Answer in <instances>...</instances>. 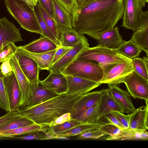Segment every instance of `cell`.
I'll return each instance as SVG.
<instances>
[{
  "label": "cell",
  "instance_id": "1",
  "mask_svg": "<svg viewBox=\"0 0 148 148\" xmlns=\"http://www.w3.org/2000/svg\"><path fill=\"white\" fill-rule=\"evenodd\" d=\"M124 0H95L78 5L72 15V27L93 38L97 33L113 28L122 18Z\"/></svg>",
  "mask_w": 148,
  "mask_h": 148
},
{
  "label": "cell",
  "instance_id": "2",
  "mask_svg": "<svg viewBox=\"0 0 148 148\" xmlns=\"http://www.w3.org/2000/svg\"><path fill=\"white\" fill-rule=\"evenodd\" d=\"M83 95L61 94L38 105L21 107L17 111L19 116L27 118L36 124L49 125L59 116L71 111Z\"/></svg>",
  "mask_w": 148,
  "mask_h": 148
},
{
  "label": "cell",
  "instance_id": "3",
  "mask_svg": "<svg viewBox=\"0 0 148 148\" xmlns=\"http://www.w3.org/2000/svg\"><path fill=\"white\" fill-rule=\"evenodd\" d=\"M10 14L23 29L42 35L34 9L21 0H4Z\"/></svg>",
  "mask_w": 148,
  "mask_h": 148
},
{
  "label": "cell",
  "instance_id": "4",
  "mask_svg": "<svg viewBox=\"0 0 148 148\" xmlns=\"http://www.w3.org/2000/svg\"><path fill=\"white\" fill-rule=\"evenodd\" d=\"M74 60L94 61L98 62V64L105 65L131 62L132 59H129L117 53L113 49L105 46H96L85 49Z\"/></svg>",
  "mask_w": 148,
  "mask_h": 148
},
{
  "label": "cell",
  "instance_id": "5",
  "mask_svg": "<svg viewBox=\"0 0 148 148\" xmlns=\"http://www.w3.org/2000/svg\"><path fill=\"white\" fill-rule=\"evenodd\" d=\"M62 73L65 75L78 77L100 83L103 76L101 67L98 64L88 60H74Z\"/></svg>",
  "mask_w": 148,
  "mask_h": 148
},
{
  "label": "cell",
  "instance_id": "6",
  "mask_svg": "<svg viewBox=\"0 0 148 148\" xmlns=\"http://www.w3.org/2000/svg\"><path fill=\"white\" fill-rule=\"evenodd\" d=\"M98 65L103 72L101 84L117 85L123 83L125 78L134 71L132 61Z\"/></svg>",
  "mask_w": 148,
  "mask_h": 148
},
{
  "label": "cell",
  "instance_id": "7",
  "mask_svg": "<svg viewBox=\"0 0 148 148\" xmlns=\"http://www.w3.org/2000/svg\"><path fill=\"white\" fill-rule=\"evenodd\" d=\"M146 0H124V8L121 26L135 31L140 26Z\"/></svg>",
  "mask_w": 148,
  "mask_h": 148
},
{
  "label": "cell",
  "instance_id": "8",
  "mask_svg": "<svg viewBox=\"0 0 148 148\" xmlns=\"http://www.w3.org/2000/svg\"><path fill=\"white\" fill-rule=\"evenodd\" d=\"M128 92L134 98L148 101V80L134 71L124 79Z\"/></svg>",
  "mask_w": 148,
  "mask_h": 148
},
{
  "label": "cell",
  "instance_id": "9",
  "mask_svg": "<svg viewBox=\"0 0 148 148\" xmlns=\"http://www.w3.org/2000/svg\"><path fill=\"white\" fill-rule=\"evenodd\" d=\"M3 79L9 111H17L21 106L22 94L14 72L9 76H3Z\"/></svg>",
  "mask_w": 148,
  "mask_h": 148
},
{
  "label": "cell",
  "instance_id": "10",
  "mask_svg": "<svg viewBox=\"0 0 148 148\" xmlns=\"http://www.w3.org/2000/svg\"><path fill=\"white\" fill-rule=\"evenodd\" d=\"M89 47L87 38L84 35L81 41L51 66L49 71L62 73L85 49Z\"/></svg>",
  "mask_w": 148,
  "mask_h": 148
},
{
  "label": "cell",
  "instance_id": "11",
  "mask_svg": "<svg viewBox=\"0 0 148 148\" xmlns=\"http://www.w3.org/2000/svg\"><path fill=\"white\" fill-rule=\"evenodd\" d=\"M67 80V94H84L101 84L82 77L65 75Z\"/></svg>",
  "mask_w": 148,
  "mask_h": 148
},
{
  "label": "cell",
  "instance_id": "12",
  "mask_svg": "<svg viewBox=\"0 0 148 148\" xmlns=\"http://www.w3.org/2000/svg\"><path fill=\"white\" fill-rule=\"evenodd\" d=\"M30 96L26 104L22 106L29 107L43 103L59 95L43 86L40 81L36 83L29 82Z\"/></svg>",
  "mask_w": 148,
  "mask_h": 148
},
{
  "label": "cell",
  "instance_id": "13",
  "mask_svg": "<svg viewBox=\"0 0 148 148\" xmlns=\"http://www.w3.org/2000/svg\"><path fill=\"white\" fill-rule=\"evenodd\" d=\"M23 40L19 28L5 17L0 18V49L6 43Z\"/></svg>",
  "mask_w": 148,
  "mask_h": 148
},
{
  "label": "cell",
  "instance_id": "14",
  "mask_svg": "<svg viewBox=\"0 0 148 148\" xmlns=\"http://www.w3.org/2000/svg\"><path fill=\"white\" fill-rule=\"evenodd\" d=\"M119 31V27L116 26L97 33L93 38L97 40V46H105L113 49L119 47L125 41L123 39Z\"/></svg>",
  "mask_w": 148,
  "mask_h": 148
},
{
  "label": "cell",
  "instance_id": "15",
  "mask_svg": "<svg viewBox=\"0 0 148 148\" xmlns=\"http://www.w3.org/2000/svg\"><path fill=\"white\" fill-rule=\"evenodd\" d=\"M99 118L112 111L124 112L123 107L110 93L108 88L103 89L98 105Z\"/></svg>",
  "mask_w": 148,
  "mask_h": 148
},
{
  "label": "cell",
  "instance_id": "16",
  "mask_svg": "<svg viewBox=\"0 0 148 148\" xmlns=\"http://www.w3.org/2000/svg\"><path fill=\"white\" fill-rule=\"evenodd\" d=\"M15 54L22 71L29 82H39L40 69L35 61L31 58L17 52Z\"/></svg>",
  "mask_w": 148,
  "mask_h": 148
},
{
  "label": "cell",
  "instance_id": "17",
  "mask_svg": "<svg viewBox=\"0 0 148 148\" xmlns=\"http://www.w3.org/2000/svg\"><path fill=\"white\" fill-rule=\"evenodd\" d=\"M102 90L87 92L74 105L70 112L71 119H75L99 101Z\"/></svg>",
  "mask_w": 148,
  "mask_h": 148
},
{
  "label": "cell",
  "instance_id": "18",
  "mask_svg": "<svg viewBox=\"0 0 148 148\" xmlns=\"http://www.w3.org/2000/svg\"><path fill=\"white\" fill-rule=\"evenodd\" d=\"M130 39L142 50L148 54V11L144 12L140 26Z\"/></svg>",
  "mask_w": 148,
  "mask_h": 148
},
{
  "label": "cell",
  "instance_id": "19",
  "mask_svg": "<svg viewBox=\"0 0 148 148\" xmlns=\"http://www.w3.org/2000/svg\"><path fill=\"white\" fill-rule=\"evenodd\" d=\"M41 82L46 88L58 95L66 93L67 80L65 75L62 73H50L47 77Z\"/></svg>",
  "mask_w": 148,
  "mask_h": 148
},
{
  "label": "cell",
  "instance_id": "20",
  "mask_svg": "<svg viewBox=\"0 0 148 148\" xmlns=\"http://www.w3.org/2000/svg\"><path fill=\"white\" fill-rule=\"evenodd\" d=\"M145 102L146 106L138 108L130 114V130L145 131L148 129V101H145Z\"/></svg>",
  "mask_w": 148,
  "mask_h": 148
},
{
  "label": "cell",
  "instance_id": "21",
  "mask_svg": "<svg viewBox=\"0 0 148 148\" xmlns=\"http://www.w3.org/2000/svg\"><path fill=\"white\" fill-rule=\"evenodd\" d=\"M10 62L22 92L21 107L26 104L30 97L29 82L22 71L15 54L10 59Z\"/></svg>",
  "mask_w": 148,
  "mask_h": 148
},
{
  "label": "cell",
  "instance_id": "22",
  "mask_svg": "<svg viewBox=\"0 0 148 148\" xmlns=\"http://www.w3.org/2000/svg\"><path fill=\"white\" fill-rule=\"evenodd\" d=\"M28 51L35 53H43L57 49L59 47L48 38L41 35L39 39L27 44L18 47Z\"/></svg>",
  "mask_w": 148,
  "mask_h": 148
},
{
  "label": "cell",
  "instance_id": "23",
  "mask_svg": "<svg viewBox=\"0 0 148 148\" xmlns=\"http://www.w3.org/2000/svg\"><path fill=\"white\" fill-rule=\"evenodd\" d=\"M108 89L110 93L123 107L124 112L131 114L134 111L135 108L128 91L114 84H108Z\"/></svg>",
  "mask_w": 148,
  "mask_h": 148
},
{
  "label": "cell",
  "instance_id": "24",
  "mask_svg": "<svg viewBox=\"0 0 148 148\" xmlns=\"http://www.w3.org/2000/svg\"><path fill=\"white\" fill-rule=\"evenodd\" d=\"M54 19L58 29L72 28L71 13L57 0H53Z\"/></svg>",
  "mask_w": 148,
  "mask_h": 148
},
{
  "label": "cell",
  "instance_id": "25",
  "mask_svg": "<svg viewBox=\"0 0 148 148\" xmlns=\"http://www.w3.org/2000/svg\"><path fill=\"white\" fill-rule=\"evenodd\" d=\"M56 49L45 53H38L28 51L18 47L16 52L33 59L40 69L49 71L52 65V62Z\"/></svg>",
  "mask_w": 148,
  "mask_h": 148
},
{
  "label": "cell",
  "instance_id": "26",
  "mask_svg": "<svg viewBox=\"0 0 148 148\" xmlns=\"http://www.w3.org/2000/svg\"><path fill=\"white\" fill-rule=\"evenodd\" d=\"M83 35L79 34L72 28L58 29V40L61 46L73 47L81 40Z\"/></svg>",
  "mask_w": 148,
  "mask_h": 148
},
{
  "label": "cell",
  "instance_id": "27",
  "mask_svg": "<svg viewBox=\"0 0 148 148\" xmlns=\"http://www.w3.org/2000/svg\"><path fill=\"white\" fill-rule=\"evenodd\" d=\"M48 125L35 124L14 130L0 132V138H12L28 134L38 131L47 130Z\"/></svg>",
  "mask_w": 148,
  "mask_h": 148
},
{
  "label": "cell",
  "instance_id": "28",
  "mask_svg": "<svg viewBox=\"0 0 148 148\" xmlns=\"http://www.w3.org/2000/svg\"><path fill=\"white\" fill-rule=\"evenodd\" d=\"M102 125L100 123H82L75 126L55 136V139H67L66 137L79 135L88 130L99 128Z\"/></svg>",
  "mask_w": 148,
  "mask_h": 148
},
{
  "label": "cell",
  "instance_id": "29",
  "mask_svg": "<svg viewBox=\"0 0 148 148\" xmlns=\"http://www.w3.org/2000/svg\"><path fill=\"white\" fill-rule=\"evenodd\" d=\"M114 49L117 53L130 59L138 57L142 50L131 40L125 41L118 47Z\"/></svg>",
  "mask_w": 148,
  "mask_h": 148
},
{
  "label": "cell",
  "instance_id": "30",
  "mask_svg": "<svg viewBox=\"0 0 148 148\" xmlns=\"http://www.w3.org/2000/svg\"><path fill=\"white\" fill-rule=\"evenodd\" d=\"M36 124L33 121L18 115L12 119L0 125V132L10 130L20 127Z\"/></svg>",
  "mask_w": 148,
  "mask_h": 148
},
{
  "label": "cell",
  "instance_id": "31",
  "mask_svg": "<svg viewBox=\"0 0 148 148\" xmlns=\"http://www.w3.org/2000/svg\"><path fill=\"white\" fill-rule=\"evenodd\" d=\"M82 124L78 120L71 119L63 123L54 126L48 125L46 132L54 139V136L77 125Z\"/></svg>",
  "mask_w": 148,
  "mask_h": 148
},
{
  "label": "cell",
  "instance_id": "32",
  "mask_svg": "<svg viewBox=\"0 0 148 148\" xmlns=\"http://www.w3.org/2000/svg\"><path fill=\"white\" fill-rule=\"evenodd\" d=\"M98 102L94 103L83 114L75 119L82 123H99L100 119L98 113Z\"/></svg>",
  "mask_w": 148,
  "mask_h": 148
},
{
  "label": "cell",
  "instance_id": "33",
  "mask_svg": "<svg viewBox=\"0 0 148 148\" xmlns=\"http://www.w3.org/2000/svg\"><path fill=\"white\" fill-rule=\"evenodd\" d=\"M34 10L42 33V35L51 40L55 42L58 47L61 46L59 41L51 32L43 19L38 3L36 6L34 7Z\"/></svg>",
  "mask_w": 148,
  "mask_h": 148
},
{
  "label": "cell",
  "instance_id": "34",
  "mask_svg": "<svg viewBox=\"0 0 148 148\" xmlns=\"http://www.w3.org/2000/svg\"><path fill=\"white\" fill-rule=\"evenodd\" d=\"M17 48L18 47L13 42L4 44L0 49V63L12 58L16 52Z\"/></svg>",
  "mask_w": 148,
  "mask_h": 148
},
{
  "label": "cell",
  "instance_id": "35",
  "mask_svg": "<svg viewBox=\"0 0 148 148\" xmlns=\"http://www.w3.org/2000/svg\"><path fill=\"white\" fill-rule=\"evenodd\" d=\"M132 64L134 71L137 74L148 80V68L143 58L136 57L132 59Z\"/></svg>",
  "mask_w": 148,
  "mask_h": 148
},
{
  "label": "cell",
  "instance_id": "36",
  "mask_svg": "<svg viewBox=\"0 0 148 148\" xmlns=\"http://www.w3.org/2000/svg\"><path fill=\"white\" fill-rule=\"evenodd\" d=\"M15 138L21 140H47L54 139L49 135L46 131L40 130L28 134L16 136Z\"/></svg>",
  "mask_w": 148,
  "mask_h": 148
},
{
  "label": "cell",
  "instance_id": "37",
  "mask_svg": "<svg viewBox=\"0 0 148 148\" xmlns=\"http://www.w3.org/2000/svg\"><path fill=\"white\" fill-rule=\"evenodd\" d=\"M39 6L43 19L51 32L58 40V29L54 20L39 5Z\"/></svg>",
  "mask_w": 148,
  "mask_h": 148
},
{
  "label": "cell",
  "instance_id": "38",
  "mask_svg": "<svg viewBox=\"0 0 148 148\" xmlns=\"http://www.w3.org/2000/svg\"><path fill=\"white\" fill-rule=\"evenodd\" d=\"M3 76L0 71V108L8 112L10 110L9 103L4 85Z\"/></svg>",
  "mask_w": 148,
  "mask_h": 148
},
{
  "label": "cell",
  "instance_id": "39",
  "mask_svg": "<svg viewBox=\"0 0 148 148\" xmlns=\"http://www.w3.org/2000/svg\"><path fill=\"white\" fill-rule=\"evenodd\" d=\"M107 135L106 134L98 128L88 130L79 135L77 138L79 140L89 138L97 139Z\"/></svg>",
  "mask_w": 148,
  "mask_h": 148
},
{
  "label": "cell",
  "instance_id": "40",
  "mask_svg": "<svg viewBox=\"0 0 148 148\" xmlns=\"http://www.w3.org/2000/svg\"><path fill=\"white\" fill-rule=\"evenodd\" d=\"M110 112L128 131L130 130V114L125 115L117 111H112Z\"/></svg>",
  "mask_w": 148,
  "mask_h": 148
},
{
  "label": "cell",
  "instance_id": "41",
  "mask_svg": "<svg viewBox=\"0 0 148 148\" xmlns=\"http://www.w3.org/2000/svg\"><path fill=\"white\" fill-rule=\"evenodd\" d=\"M99 129L110 136L116 135L123 130L114 125L108 123L102 124Z\"/></svg>",
  "mask_w": 148,
  "mask_h": 148
},
{
  "label": "cell",
  "instance_id": "42",
  "mask_svg": "<svg viewBox=\"0 0 148 148\" xmlns=\"http://www.w3.org/2000/svg\"><path fill=\"white\" fill-rule=\"evenodd\" d=\"M38 1L39 5L54 19L53 0H38Z\"/></svg>",
  "mask_w": 148,
  "mask_h": 148
},
{
  "label": "cell",
  "instance_id": "43",
  "mask_svg": "<svg viewBox=\"0 0 148 148\" xmlns=\"http://www.w3.org/2000/svg\"><path fill=\"white\" fill-rule=\"evenodd\" d=\"M102 117L106 121V122L103 124L108 123L113 125L119 127L122 130L128 131L111 113H108Z\"/></svg>",
  "mask_w": 148,
  "mask_h": 148
},
{
  "label": "cell",
  "instance_id": "44",
  "mask_svg": "<svg viewBox=\"0 0 148 148\" xmlns=\"http://www.w3.org/2000/svg\"><path fill=\"white\" fill-rule=\"evenodd\" d=\"M8 59L2 62L0 65V71L3 76H7L11 75L13 72V69L10 62Z\"/></svg>",
  "mask_w": 148,
  "mask_h": 148
},
{
  "label": "cell",
  "instance_id": "45",
  "mask_svg": "<svg viewBox=\"0 0 148 148\" xmlns=\"http://www.w3.org/2000/svg\"><path fill=\"white\" fill-rule=\"evenodd\" d=\"M73 47H68L60 46L56 49L52 62V65L62 58L69 50Z\"/></svg>",
  "mask_w": 148,
  "mask_h": 148
},
{
  "label": "cell",
  "instance_id": "46",
  "mask_svg": "<svg viewBox=\"0 0 148 148\" xmlns=\"http://www.w3.org/2000/svg\"><path fill=\"white\" fill-rule=\"evenodd\" d=\"M57 0L72 15L78 5L76 0Z\"/></svg>",
  "mask_w": 148,
  "mask_h": 148
},
{
  "label": "cell",
  "instance_id": "47",
  "mask_svg": "<svg viewBox=\"0 0 148 148\" xmlns=\"http://www.w3.org/2000/svg\"><path fill=\"white\" fill-rule=\"evenodd\" d=\"M71 119V114L70 112L64 114L58 117L52 122L49 126H54L57 124H60L69 120Z\"/></svg>",
  "mask_w": 148,
  "mask_h": 148
},
{
  "label": "cell",
  "instance_id": "48",
  "mask_svg": "<svg viewBox=\"0 0 148 148\" xmlns=\"http://www.w3.org/2000/svg\"><path fill=\"white\" fill-rule=\"evenodd\" d=\"M18 115L17 111L7 112L5 114L0 117V125L14 118Z\"/></svg>",
  "mask_w": 148,
  "mask_h": 148
},
{
  "label": "cell",
  "instance_id": "49",
  "mask_svg": "<svg viewBox=\"0 0 148 148\" xmlns=\"http://www.w3.org/2000/svg\"><path fill=\"white\" fill-rule=\"evenodd\" d=\"M28 4L31 8L34 9V7L38 3V0H21Z\"/></svg>",
  "mask_w": 148,
  "mask_h": 148
},
{
  "label": "cell",
  "instance_id": "50",
  "mask_svg": "<svg viewBox=\"0 0 148 148\" xmlns=\"http://www.w3.org/2000/svg\"><path fill=\"white\" fill-rule=\"evenodd\" d=\"M78 5L86 2L95 0H76Z\"/></svg>",
  "mask_w": 148,
  "mask_h": 148
},
{
  "label": "cell",
  "instance_id": "51",
  "mask_svg": "<svg viewBox=\"0 0 148 148\" xmlns=\"http://www.w3.org/2000/svg\"><path fill=\"white\" fill-rule=\"evenodd\" d=\"M146 66L148 68V56H145L143 59Z\"/></svg>",
  "mask_w": 148,
  "mask_h": 148
},
{
  "label": "cell",
  "instance_id": "52",
  "mask_svg": "<svg viewBox=\"0 0 148 148\" xmlns=\"http://www.w3.org/2000/svg\"><path fill=\"white\" fill-rule=\"evenodd\" d=\"M147 2H148V0H146Z\"/></svg>",
  "mask_w": 148,
  "mask_h": 148
}]
</instances>
